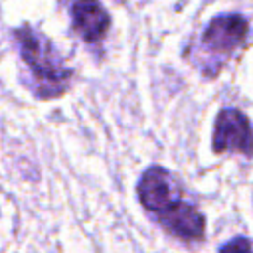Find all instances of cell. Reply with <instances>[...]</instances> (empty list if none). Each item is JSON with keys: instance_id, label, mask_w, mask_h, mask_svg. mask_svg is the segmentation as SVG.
I'll return each instance as SVG.
<instances>
[{"instance_id": "obj_1", "label": "cell", "mask_w": 253, "mask_h": 253, "mask_svg": "<svg viewBox=\"0 0 253 253\" xmlns=\"http://www.w3.org/2000/svg\"><path fill=\"white\" fill-rule=\"evenodd\" d=\"M14 38L20 43V55L34 77V91L40 97H57L65 91L69 69L63 67V61L51 47V43L40 36L36 30L24 26L14 32Z\"/></svg>"}, {"instance_id": "obj_2", "label": "cell", "mask_w": 253, "mask_h": 253, "mask_svg": "<svg viewBox=\"0 0 253 253\" xmlns=\"http://www.w3.org/2000/svg\"><path fill=\"white\" fill-rule=\"evenodd\" d=\"M247 32H249V24L239 14L213 18L206 26L200 42L202 71L208 75H217V71L231 57V53L245 42Z\"/></svg>"}, {"instance_id": "obj_3", "label": "cell", "mask_w": 253, "mask_h": 253, "mask_svg": "<svg viewBox=\"0 0 253 253\" xmlns=\"http://www.w3.org/2000/svg\"><path fill=\"white\" fill-rule=\"evenodd\" d=\"M136 190H138V200L144 206V210H148L154 215L162 213L164 210L174 206L178 200H182V192H180L176 178L160 166L148 168L140 176Z\"/></svg>"}, {"instance_id": "obj_4", "label": "cell", "mask_w": 253, "mask_h": 253, "mask_svg": "<svg viewBox=\"0 0 253 253\" xmlns=\"http://www.w3.org/2000/svg\"><path fill=\"white\" fill-rule=\"evenodd\" d=\"M213 150L229 152L237 150L245 156L251 154V128L249 119L237 109H223L215 119Z\"/></svg>"}, {"instance_id": "obj_5", "label": "cell", "mask_w": 253, "mask_h": 253, "mask_svg": "<svg viewBox=\"0 0 253 253\" xmlns=\"http://www.w3.org/2000/svg\"><path fill=\"white\" fill-rule=\"evenodd\" d=\"M164 229L180 239H202L206 233V219L200 210L184 200H178L174 206L156 215Z\"/></svg>"}, {"instance_id": "obj_6", "label": "cell", "mask_w": 253, "mask_h": 253, "mask_svg": "<svg viewBox=\"0 0 253 253\" xmlns=\"http://www.w3.org/2000/svg\"><path fill=\"white\" fill-rule=\"evenodd\" d=\"M71 20L75 32L89 43L103 40L111 26V18L99 0H75L71 4Z\"/></svg>"}, {"instance_id": "obj_7", "label": "cell", "mask_w": 253, "mask_h": 253, "mask_svg": "<svg viewBox=\"0 0 253 253\" xmlns=\"http://www.w3.org/2000/svg\"><path fill=\"white\" fill-rule=\"evenodd\" d=\"M219 253H251V241L243 235L233 237L219 247Z\"/></svg>"}]
</instances>
